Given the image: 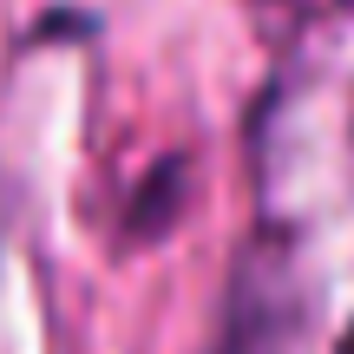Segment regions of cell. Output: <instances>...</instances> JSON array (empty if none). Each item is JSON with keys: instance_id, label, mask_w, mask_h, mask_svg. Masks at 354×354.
<instances>
[{"instance_id": "2", "label": "cell", "mask_w": 354, "mask_h": 354, "mask_svg": "<svg viewBox=\"0 0 354 354\" xmlns=\"http://www.w3.org/2000/svg\"><path fill=\"white\" fill-rule=\"evenodd\" d=\"M335 354H354V328H348V335H342V348H335Z\"/></svg>"}, {"instance_id": "1", "label": "cell", "mask_w": 354, "mask_h": 354, "mask_svg": "<svg viewBox=\"0 0 354 354\" xmlns=\"http://www.w3.org/2000/svg\"><path fill=\"white\" fill-rule=\"evenodd\" d=\"M328 7H348V0H276L282 20H302V13H328Z\"/></svg>"}]
</instances>
